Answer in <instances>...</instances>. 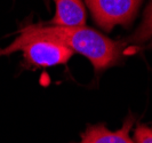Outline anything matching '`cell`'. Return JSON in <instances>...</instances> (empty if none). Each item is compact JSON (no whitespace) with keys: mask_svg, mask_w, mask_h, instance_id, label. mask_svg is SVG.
Segmentation results:
<instances>
[{"mask_svg":"<svg viewBox=\"0 0 152 143\" xmlns=\"http://www.w3.org/2000/svg\"><path fill=\"white\" fill-rule=\"evenodd\" d=\"M21 30L40 37L54 39L66 45L75 53L81 54L91 61L96 73L118 64L121 60L124 43L114 41L91 28L29 24L23 26Z\"/></svg>","mask_w":152,"mask_h":143,"instance_id":"6da1fadb","label":"cell"},{"mask_svg":"<svg viewBox=\"0 0 152 143\" xmlns=\"http://www.w3.org/2000/svg\"><path fill=\"white\" fill-rule=\"evenodd\" d=\"M20 36L4 49L0 56H6L21 51L28 68H49L66 64L75 52L57 40L40 37L31 32L20 30Z\"/></svg>","mask_w":152,"mask_h":143,"instance_id":"7a4b0ae2","label":"cell"},{"mask_svg":"<svg viewBox=\"0 0 152 143\" xmlns=\"http://www.w3.org/2000/svg\"><path fill=\"white\" fill-rule=\"evenodd\" d=\"M94 22L110 32L117 25L129 26L143 0H85Z\"/></svg>","mask_w":152,"mask_h":143,"instance_id":"3957f363","label":"cell"},{"mask_svg":"<svg viewBox=\"0 0 152 143\" xmlns=\"http://www.w3.org/2000/svg\"><path fill=\"white\" fill-rule=\"evenodd\" d=\"M135 122V118L128 114L118 131H110L103 124L88 125L81 135V141L78 143H134L129 136L130 128Z\"/></svg>","mask_w":152,"mask_h":143,"instance_id":"277c9868","label":"cell"},{"mask_svg":"<svg viewBox=\"0 0 152 143\" xmlns=\"http://www.w3.org/2000/svg\"><path fill=\"white\" fill-rule=\"evenodd\" d=\"M56 12L53 20L48 23L55 26H85L86 9L81 0H53Z\"/></svg>","mask_w":152,"mask_h":143,"instance_id":"5b68a950","label":"cell"},{"mask_svg":"<svg viewBox=\"0 0 152 143\" xmlns=\"http://www.w3.org/2000/svg\"><path fill=\"white\" fill-rule=\"evenodd\" d=\"M150 38H152V1L145 10L142 23L134 32V34L128 38L127 41H129L133 45H142Z\"/></svg>","mask_w":152,"mask_h":143,"instance_id":"8992f818","label":"cell"},{"mask_svg":"<svg viewBox=\"0 0 152 143\" xmlns=\"http://www.w3.org/2000/svg\"><path fill=\"white\" fill-rule=\"evenodd\" d=\"M134 143H152V127L146 125H138L134 131Z\"/></svg>","mask_w":152,"mask_h":143,"instance_id":"52a82bcc","label":"cell"}]
</instances>
